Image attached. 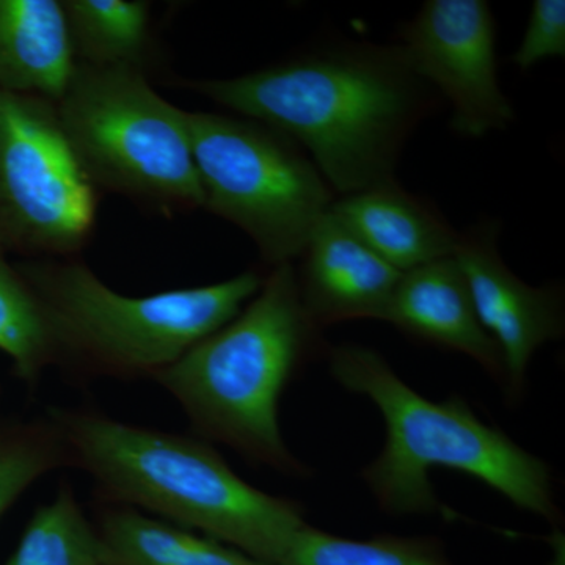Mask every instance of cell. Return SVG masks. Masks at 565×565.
<instances>
[{"label":"cell","instance_id":"obj_1","mask_svg":"<svg viewBox=\"0 0 565 565\" xmlns=\"http://www.w3.org/2000/svg\"><path fill=\"white\" fill-rule=\"evenodd\" d=\"M419 82L397 46L316 52L232 79L184 85L302 145L344 196L393 180L424 107Z\"/></svg>","mask_w":565,"mask_h":565},{"label":"cell","instance_id":"obj_2","mask_svg":"<svg viewBox=\"0 0 565 565\" xmlns=\"http://www.w3.org/2000/svg\"><path fill=\"white\" fill-rule=\"evenodd\" d=\"M102 503L128 505L277 565L307 523L296 501L239 478L206 440L118 422L88 408L46 412Z\"/></svg>","mask_w":565,"mask_h":565},{"label":"cell","instance_id":"obj_3","mask_svg":"<svg viewBox=\"0 0 565 565\" xmlns=\"http://www.w3.org/2000/svg\"><path fill=\"white\" fill-rule=\"evenodd\" d=\"M329 363L338 384L373 401L384 416V451L364 468L363 478L385 512H438L429 473L444 467L478 478L523 511L559 522L548 465L482 423L462 397L430 403L364 345H337Z\"/></svg>","mask_w":565,"mask_h":565},{"label":"cell","instance_id":"obj_4","mask_svg":"<svg viewBox=\"0 0 565 565\" xmlns=\"http://www.w3.org/2000/svg\"><path fill=\"white\" fill-rule=\"evenodd\" d=\"M292 264L274 267L236 318L152 377L203 440L236 449L280 473L305 468L282 440L278 403L315 343Z\"/></svg>","mask_w":565,"mask_h":565},{"label":"cell","instance_id":"obj_5","mask_svg":"<svg viewBox=\"0 0 565 565\" xmlns=\"http://www.w3.org/2000/svg\"><path fill=\"white\" fill-rule=\"evenodd\" d=\"M18 267L54 329L57 366L77 379L154 377L236 318L264 281L248 270L214 285L134 297L74 259H29Z\"/></svg>","mask_w":565,"mask_h":565},{"label":"cell","instance_id":"obj_6","mask_svg":"<svg viewBox=\"0 0 565 565\" xmlns=\"http://www.w3.org/2000/svg\"><path fill=\"white\" fill-rule=\"evenodd\" d=\"M55 104L96 188L163 215L203 207L189 111L156 93L147 74L76 63Z\"/></svg>","mask_w":565,"mask_h":565},{"label":"cell","instance_id":"obj_7","mask_svg":"<svg viewBox=\"0 0 565 565\" xmlns=\"http://www.w3.org/2000/svg\"><path fill=\"white\" fill-rule=\"evenodd\" d=\"M189 126L203 210L248 234L273 267L302 256L334 202L311 159L250 118L189 111Z\"/></svg>","mask_w":565,"mask_h":565},{"label":"cell","instance_id":"obj_8","mask_svg":"<svg viewBox=\"0 0 565 565\" xmlns=\"http://www.w3.org/2000/svg\"><path fill=\"white\" fill-rule=\"evenodd\" d=\"M98 188L71 147L57 104L0 90V248L66 259L90 243Z\"/></svg>","mask_w":565,"mask_h":565},{"label":"cell","instance_id":"obj_9","mask_svg":"<svg viewBox=\"0 0 565 565\" xmlns=\"http://www.w3.org/2000/svg\"><path fill=\"white\" fill-rule=\"evenodd\" d=\"M408 68L452 104V129L482 137L514 118L497 76V31L484 0H427L401 32Z\"/></svg>","mask_w":565,"mask_h":565},{"label":"cell","instance_id":"obj_10","mask_svg":"<svg viewBox=\"0 0 565 565\" xmlns=\"http://www.w3.org/2000/svg\"><path fill=\"white\" fill-rule=\"evenodd\" d=\"M452 256L467 278L479 322L503 355L509 388L519 393L535 351L563 337L559 297L515 277L498 253L497 233L487 226L460 234Z\"/></svg>","mask_w":565,"mask_h":565},{"label":"cell","instance_id":"obj_11","mask_svg":"<svg viewBox=\"0 0 565 565\" xmlns=\"http://www.w3.org/2000/svg\"><path fill=\"white\" fill-rule=\"evenodd\" d=\"M297 275L305 313L318 329L353 319L384 321L403 273L345 228L332 212L316 226Z\"/></svg>","mask_w":565,"mask_h":565},{"label":"cell","instance_id":"obj_12","mask_svg":"<svg viewBox=\"0 0 565 565\" xmlns=\"http://www.w3.org/2000/svg\"><path fill=\"white\" fill-rule=\"evenodd\" d=\"M384 321L419 340L462 352L494 377H504L503 355L479 322L467 278L452 255L404 273Z\"/></svg>","mask_w":565,"mask_h":565},{"label":"cell","instance_id":"obj_13","mask_svg":"<svg viewBox=\"0 0 565 565\" xmlns=\"http://www.w3.org/2000/svg\"><path fill=\"white\" fill-rule=\"evenodd\" d=\"M330 212L399 273L455 255L459 233L394 180L334 200Z\"/></svg>","mask_w":565,"mask_h":565},{"label":"cell","instance_id":"obj_14","mask_svg":"<svg viewBox=\"0 0 565 565\" xmlns=\"http://www.w3.org/2000/svg\"><path fill=\"white\" fill-rule=\"evenodd\" d=\"M74 66L61 0H0V90L57 102Z\"/></svg>","mask_w":565,"mask_h":565},{"label":"cell","instance_id":"obj_15","mask_svg":"<svg viewBox=\"0 0 565 565\" xmlns=\"http://www.w3.org/2000/svg\"><path fill=\"white\" fill-rule=\"evenodd\" d=\"M95 525L114 565H269L128 505L102 503Z\"/></svg>","mask_w":565,"mask_h":565},{"label":"cell","instance_id":"obj_16","mask_svg":"<svg viewBox=\"0 0 565 565\" xmlns=\"http://www.w3.org/2000/svg\"><path fill=\"white\" fill-rule=\"evenodd\" d=\"M76 63L147 74L154 55L151 6L143 0H61Z\"/></svg>","mask_w":565,"mask_h":565},{"label":"cell","instance_id":"obj_17","mask_svg":"<svg viewBox=\"0 0 565 565\" xmlns=\"http://www.w3.org/2000/svg\"><path fill=\"white\" fill-rule=\"evenodd\" d=\"M0 352L11 362V373L35 388L58 364V345L39 294L18 264L0 248Z\"/></svg>","mask_w":565,"mask_h":565},{"label":"cell","instance_id":"obj_18","mask_svg":"<svg viewBox=\"0 0 565 565\" xmlns=\"http://www.w3.org/2000/svg\"><path fill=\"white\" fill-rule=\"evenodd\" d=\"M6 565H114L98 527L62 486L50 504L40 505Z\"/></svg>","mask_w":565,"mask_h":565},{"label":"cell","instance_id":"obj_19","mask_svg":"<svg viewBox=\"0 0 565 565\" xmlns=\"http://www.w3.org/2000/svg\"><path fill=\"white\" fill-rule=\"evenodd\" d=\"M277 565H455L434 537H340L305 525Z\"/></svg>","mask_w":565,"mask_h":565},{"label":"cell","instance_id":"obj_20","mask_svg":"<svg viewBox=\"0 0 565 565\" xmlns=\"http://www.w3.org/2000/svg\"><path fill=\"white\" fill-rule=\"evenodd\" d=\"M65 467L68 449L50 415L0 418V520L40 478Z\"/></svg>","mask_w":565,"mask_h":565},{"label":"cell","instance_id":"obj_21","mask_svg":"<svg viewBox=\"0 0 565 565\" xmlns=\"http://www.w3.org/2000/svg\"><path fill=\"white\" fill-rule=\"evenodd\" d=\"M565 55L564 0H535L531 9L525 36L512 62L527 70L539 62Z\"/></svg>","mask_w":565,"mask_h":565}]
</instances>
